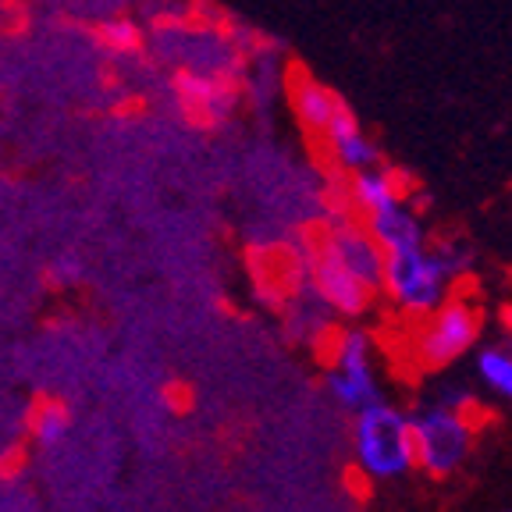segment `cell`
<instances>
[{
  "label": "cell",
  "mask_w": 512,
  "mask_h": 512,
  "mask_svg": "<svg viewBox=\"0 0 512 512\" xmlns=\"http://www.w3.org/2000/svg\"><path fill=\"white\" fill-rule=\"evenodd\" d=\"M509 512H512V509H509Z\"/></svg>",
  "instance_id": "14"
},
{
  "label": "cell",
  "mask_w": 512,
  "mask_h": 512,
  "mask_svg": "<svg viewBox=\"0 0 512 512\" xmlns=\"http://www.w3.org/2000/svg\"><path fill=\"white\" fill-rule=\"evenodd\" d=\"M349 189H352V203H356V210H360V214H367V221L402 203V192H399L395 175H388V171H377V168L356 171Z\"/></svg>",
  "instance_id": "8"
},
{
  "label": "cell",
  "mask_w": 512,
  "mask_h": 512,
  "mask_svg": "<svg viewBox=\"0 0 512 512\" xmlns=\"http://www.w3.org/2000/svg\"><path fill=\"white\" fill-rule=\"evenodd\" d=\"M409 434H413V459L416 466H424L434 477L452 473L466 456L470 434H466L463 416L452 409L438 406L409 420Z\"/></svg>",
  "instance_id": "3"
},
{
  "label": "cell",
  "mask_w": 512,
  "mask_h": 512,
  "mask_svg": "<svg viewBox=\"0 0 512 512\" xmlns=\"http://www.w3.org/2000/svg\"><path fill=\"white\" fill-rule=\"evenodd\" d=\"M328 392L335 395L338 406L356 409V413H360L363 406H370V402H377V384H374V374H370L367 335L352 331V335L342 338L338 356L328 374Z\"/></svg>",
  "instance_id": "5"
},
{
  "label": "cell",
  "mask_w": 512,
  "mask_h": 512,
  "mask_svg": "<svg viewBox=\"0 0 512 512\" xmlns=\"http://www.w3.org/2000/svg\"><path fill=\"white\" fill-rule=\"evenodd\" d=\"M456 271V256H431L420 246L381 253V288L402 310L431 313L445 303V285Z\"/></svg>",
  "instance_id": "1"
},
{
  "label": "cell",
  "mask_w": 512,
  "mask_h": 512,
  "mask_svg": "<svg viewBox=\"0 0 512 512\" xmlns=\"http://www.w3.org/2000/svg\"><path fill=\"white\" fill-rule=\"evenodd\" d=\"M477 370H480V377H484V384H488L491 392H498L505 402H512V356L509 352L505 349L480 352Z\"/></svg>",
  "instance_id": "12"
},
{
  "label": "cell",
  "mask_w": 512,
  "mask_h": 512,
  "mask_svg": "<svg viewBox=\"0 0 512 512\" xmlns=\"http://www.w3.org/2000/svg\"><path fill=\"white\" fill-rule=\"evenodd\" d=\"M313 278H317L320 296L328 299L338 313H349V317H356V313L367 310L370 299H374V292H377V288L367 285V281L352 271V267L345 264L342 256H338L331 246H324V253L317 256V264H313Z\"/></svg>",
  "instance_id": "6"
},
{
  "label": "cell",
  "mask_w": 512,
  "mask_h": 512,
  "mask_svg": "<svg viewBox=\"0 0 512 512\" xmlns=\"http://www.w3.org/2000/svg\"><path fill=\"white\" fill-rule=\"evenodd\" d=\"M178 96H182V107L196 118H221L228 107H232V93L214 79H203V75H182L178 79Z\"/></svg>",
  "instance_id": "10"
},
{
  "label": "cell",
  "mask_w": 512,
  "mask_h": 512,
  "mask_svg": "<svg viewBox=\"0 0 512 512\" xmlns=\"http://www.w3.org/2000/svg\"><path fill=\"white\" fill-rule=\"evenodd\" d=\"M96 36H100V47H107L111 54H136L139 50V29L128 18L104 22L96 29Z\"/></svg>",
  "instance_id": "13"
},
{
  "label": "cell",
  "mask_w": 512,
  "mask_h": 512,
  "mask_svg": "<svg viewBox=\"0 0 512 512\" xmlns=\"http://www.w3.org/2000/svg\"><path fill=\"white\" fill-rule=\"evenodd\" d=\"M338 107H342V100L328 86H320V82L299 79L292 86V111H296V118L303 121V128H310L313 136H320L328 128V121L338 114Z\"/></svg>",
  "instance_id": "9"
},
{
  "label": "cell",
  "mask_w": 512,
  "mask_h": 512,
  "mask_svg": "<svg viewBox=\"0 0 512 512\" xmlns=\"http://www.w3.org/2000/svg\"><path fill=\"white\" fill-rule=\"evenodd\" d=\"M320 136H324V143H328L331 157H335L345 171H352V175H356V171L374 168V164H377L374 143L363 136V128L356 125V118H352V111L345 104L338 107V114L328 121V128H324Z\"/></svg>",
  "instance_id": "7"
},
{
  "label": "cell",
  "mask_w": 512,
  "mask_h": 512,
  "mask_svg": "<svg viewBox=\"0 0 512 512\" xmlns=\"http://www.w3.org/2000/svg\"><path fill=\"white\" fill-rule=\"evenodd\" d=\"M477 331V310L470 303H463V299H448L438 310H431L427 328L420 331V360L427 367H445V363L459 360L477 342Z\"/></svg>",
  "instance_id": "4"
},
{
  "label": "cell",
  "mask_w": 512,
  "mask_h": 512,
  "mask_svg": "<svg viewBox=\"0 0 512 512\" xmlns=\"http://www.w3.org/2000/svg\"><path fill=\"white\" fill-rule=\"evenodd\" d=\"M356 459L374 480H392L413 470V434L409 420L384 402H370L356 416Z\"/></svg>",
  "instance_id": "2"
},
{
  "label": "cell",
  "mask_w": 512,
  "mask_h": 512,
  "mask_svg": "<svg viewBox=\"0 0 512 512\" xmlns=\"http://www.w3.org/2000/svg\"><path fill=\"white\" fill-rule=\"evenodd\" d=\"M68 427H72V416H68V409L61 406V402H40L36 406V413H32V441L40 448H57L64 438H68Z\"/></svg>",
  "instance_id": "11"
}]
</instances>
